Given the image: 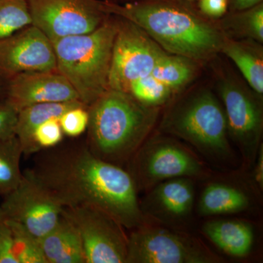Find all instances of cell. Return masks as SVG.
<instances>
[{
	"instance_id": "603a6c76",
	"label": "cell",
	"mask_w": 263,
	"mask_h": 263,
	"mask_svg": "<svg viewBox=\"0 0 263 263\" xmlns=\"http://www.w3.org/2000/svg\"><path fill=\"white\" fill-rule=\"evenodd\" d=\"M23 155L16 136L0 139V194L13 191L23 177L20 162Z\"/></svg>"
},
{
	"instance_id": "9a60e30c",
	"label": "cell",
	"mask_w": 263,
	"mask_h": 263,
	"mask_svg": "<svg viewBox=\"0 0 263 263\" xmlns=\"http://www.w3.org/2000/svg\"><path fill=\"white\" fill-rule=\"evenodd\" d=\"M195 202V185L190 178L166 180L147 191L140 203L146 219L176 224L188 219Z\"/></svg>"
},
{
	"instance_id": "3957f363",
	"label": "cell",
	"mask_w": 263,
	"mask_h": 263,
	"mask_svg": "<svg viewBox=\"0 0 263 263\" xmlns=\"http://www.w3.org/2000/svg\"><path fill=\"white\" fill-rule=\"evenodd\" d=\"M86 146L96 157L122 167L155 127L160 108L147 106L129 93L109 89L88 107Z\"/></svg>"
},
{
	"instance_id": "d6986e66",
	"label": "cell",
	"mask_w": 263,
	"mask_h": 263,
	"mask_svg": "<svg viewBox=\"0 0 263 263\" xmlns=\"http://www.w3.org/2000/svg\"><path fill=\"white\" fill-rule=\"evenodd\" d=\"M84 105L81 101L35 104L19 110L15 136L18 138L24 155H32L41 152L34 141L36 128L52 118L60 119L69 109Z\"/></svg>"
},
{
	"instance_id": "8992f818",
	"label": "cell",
	"mask_w": 263,
	"mask_h": 263,
	"mask_svg": "<svg viewBox=\"0 0 263 263\" xmlns=\"http://www.w3.org/2000/svg\"><path fill=\"white\" fill-rule=\"evenodd\" d=\"M138 190L148 191L162 181L175 178L204 179L207 166L177 138L168 135L148 137L128 162Z\"/></svg>"
},
{
	"instance_id": "7402d4cb",
	"label": "cell",
	"mask_w": 263,
	"mask_h": 263,
	"mask_svg": "<svg viewBox=\"0 0 263 263\" xmlns=\"http://www.w3.org/2000/svg\"><path fill=\"white\" fill-rule=\"evenodd\" d=\"M197 63L187 57L165 53L156 64L152 75L175 93L193 80Z\"/></svg>"
},
{
	"instance_id": "30bf717a",
	"label": "cell",
	"mask_w": 263,
	"mask_h": 263,
	"mask_svg": "<svg viewBox=\"0 0 263 263\" xmlns=\"http://www.w3.org/2000/svg\"><path fill=\"white\" fill-rule=\"evenodd\" d=\"M62 214L79 231L85 263H126L128 237L113 216L89 205L64 207Z\"/></svg>"
},
{
	"instance_id": "ac0fdd59",
	"label": "cell",
	"mask_w": 263,
	"mask_h": 263,
	"mask_svg": "<svg viewBox=\"0 0 263 263\" xmlns=\"http://www.w3.org/2000/svg\"><path fill=\"white\" fill-rule=\"evenodd\" d=\"M262 43L252 40L224 38L221 53L234 62L247 84L257 94H263Z\"/></svg>"
},
{
	"instance_id": "4dcf8cb0",
	"label": "cell",
	"mask_w": 263,
	"mask_h": 263,
	"mask_svg": "<svg viewBox=\"0 0 263 263\" xmlns=\"http://www.w3.org/2000/svg\"><path fill=\"white\" fill-rule=\"evenodd\" d=\"M0 263H18L13 250L11 230L5 219L0 220Z\"/></svg>"
},
{
	"instance_id": "8fae6325",
	"label": "cell",
	"mask_w": 263,
	"mask_h": 263,
	"mask_svg": "<svg viewBox=\"0 0 263 263\" xmlns=\"http://www.w3.org/2000/svg\"><path fill=\"white\" fill-rule=\"evenodd\" d=\"M32 24L51 41L98 29L108 15L98 0H27Z\"/></svg>"
},
{
	"instance_id": "f546056e",
	"label": "cell",
	"mask_w": 263,
	"mask_h": 263,
	"mask_svg": "<svg viewBox=\"0 0 263 263\" xmlns=\"http://www.w3.org/2000/svg\"><path fill=\"white\" fill-rule=\"evenodd\" d=\"M197 9L205 18L216 21L229 11L228 0H197Z\"/></svg>"
},
{
	"instance_id": "52a82bcc",
	"label": "cell",
	"mask_w": 263,
	"mask_h": 263,
	"mask_svg": "<svg viewBox=\"0 0 263 263\" xmlns=\"http://www.w3.org/2000/svg\"><path fill=\"white\" fill-rule=\"evenodd\" d=\"M126 263H218L223 259L195 237L152 226L132 230Z\"/></svg>"
},
{
	"instance_id": "7a4b0ae2",
	"label": "cell",
	"mask_w": 263,
	"mask_h": 263,
	"mask_svg": "<svg viewBox=\"0 0 263 263\" xmlns=\"http://www.w3.org/2000/svg\"><path fill=\"white\" fill-rule=\"evenodd\" d=\"M182 0H134L124 4L100 1L108 15L138 26L164 51L204 62L221 53L224 33L216 21L205 18Z\"/></svg>"
},
{
	"instance_id": "cb8c5ba5",
	"label": "cell",
	"mask_w": 263,
	"mask_h": 263,
	"mask_svg": "<svg viewBox=\"0 0 263 263\" xmlns=\"http://www.w3.org/2000/svg\"><path fill=\"white\" fill-rule=\"evenodd\" d=\"M11 230L13 250L18 263H46L40 238L18 223L5 219Z\"/></svg>"
},
{
	"instance_id": "1f68e13d",
	"label": "cell",
	"mask_w": 263,
	"mask_h": 263,
	"mask_svg": "<svg viewBox=\"0 0 263 263\" xmlns=\"http://www.w3.org/2000/svg\"><path fill=\"white\" fill-rule=\"evenodd\" d=\"M254 179L259 190H262L263 187V147L261 144L257 152L256 160L254 161Z\"/></svg>"
},
{
	"instance_id": "ba28073f",
	"label": "cell",
	"mask_w": 263,
	"mask_h": 263,
	"mask_svg": "<svg viewBox=\"0 0 263 263\" xmlns=\"http://www.w3.org/2000/svg\"><path fill=\"white\" fill-rule=\"evenodd\" d=\"M218 91L226 113L229 137L238 146L247 166L256 160L262 136V95L232 77H224Z\"/></svg>"
},
{
	"instance_id": "44dd1931",
	"label": "cell",
	"mask_w": 263,
	"mask_h": 263,
	"mask_svg": "<svg viewBox=\"0 0 263 263\" xmlns=\"http://www.w3.org/2000/svg\"><path fill=\"white\" fill-rule=\"evenodd\" d=\"M216 24L226 37L263 43V3L241 10L228 11Z\"/></svg>"
},
{
	"instance_id": "e0dca14e",
	"label": "cell",
	"mask_w": 263,
	"mask_h": 263,
	"mask_svg": "<svg viewBox=\"0 0 263 263\" xmlns=\"http://www.w3.org/2000/svg\"><path fill=\"white\" fill-rule=\"evenodd\" d=\"M40 242L46 263H85L79 231L62 212L54 228Z\"/></svg>"
},
{
	"instance_id": "6da1fadb",
	"label": "cell",
	"mask_w": 263,
	"mask_h": 263,
	"mask_svg": "<svg viewBox=\"0 0 263 263\" xmlns=\"http://www.w3.org/2000/svg\"><path fill=\"white\" fill-rule=\"evenodd\" d=\"M27 171L63 207L98 208L129 230L148 222L129 173L96 157L86 145L46 149Z\"/></svg>"
},
{
	"instance_id": "e575fe53",
	"label": "cell",
	"mask_w": 263,
	"mask_h": 263,
	"mask_svg": "<svg viewBox=\"0 0 263 263\" xmlns=\"http://www.w3.org/2000/svg\"><path fill=\"white\" fill-rule=\"evenodd\" d=\"M182 1L188 2V3H193V2L197 1V0H182Z\"/></svg>"
},
{
	"instance_id": "5b68a950",
	"label": "cell",
	"mask_w": 263,
	"mask_h": 263,
	"mask_svg": "<svg viewBox=\"0 0 263 263\" xmlns=\"http://www.w3.org/2000/svg\"><path fill=\"white\" fill-rule=\"evenodd\" d=\"M160 131L187 142L215 162L233 159L224 108L211 90H197L172 104L162 117Z\"/></svg>"
},
{
	"instance_id": "f1b7e54d",
	"label": "cell",
	"mask_w": 263,
	"mask_h": 263,
	"mask_svg": "<svg viewBox=\"0 0 263 263\" xmlns=\"http://www.w3.org/2000/svg\"><path fill=\"white\" fill-rule=\"evenodd\" d=\"M18 114L6 98L0 100V139L15 136Z\"/></svg>"
},
{
	"instance_id": "4316f807",
	"label": "cell",
	"mask_w": 263,
	"mask_h": 263,
	"mask_svg": "<svg viewBox=\"0 0 263 263\" xmlns=\"http://www.w3.org/2000/svg\"><path fill=\"white\" fill-rule=\"evenodd\" d=\"M88 107L79 105L67 110L59 119L64 135L77 138L87 130L89 124Z\"/></svg>"
},
{
	"instance_id": "d4e9b609",
	"label": "cell",
	"mask_w": 263,
	"mask_h": 263,
	"mask_svg": "<svg viewBox=\"0 0 263 263\" xmlns=\"http://www.w3.org/2000/svg\"><path fill=\"white\" fill-rule=\"evenodd\" d=\"M147 106L160 108L172 98L174 92L151 74L133 83L128 92Z\"/></svg>"
},
{
	"instance_id": "ffe728a7",
	"label": "cell",
	"mask_w": 263,
	"mask_h": 263,
	"mask_svg": "<svg viewBox=\"0 0 263 263\" xmlns=\"http://www.w3.org/2000/svg\"><path fill=\"white\" fill-rule=\"evenodd\" d=\"M250 200L248 195L240 189L229 183H209L200 195L199 214L202 216L226 215L245 212Z\"/></svg>"
},
{
	"instance_id": "83f0119b",
	"label": "cell",
	"mask_w": 263,
	"mask_h": 263,
	"mask_svg": "<svg viewBox=\"0 0 263 263\" xmlns=\"http://www.w3.org/2000/svg\"><path fill=\"white\" fill-rule=\"evenodd\" d=\"M33 137L40 151L59 146L64 137L59 119L52 118L40 124L34 130Z\"/></svg>"
},
{
	"instance_id": "5bb4252c",
	"label": "cell",
	"mask_w": 263,
	"mask_h": 263,
	"mask_svg": "<svg viewBox=\"0 0 263 263\" xmlns=\"http://www.w3.org/2000/svg\"><path fill=\"white\" fill-rule=\"evenodd\" d=\"M5 98L18 111L35 104L80 101L75 89L58 71L23 72L11 78Z\"/></svg>"
},
{
	"instance_id": "836d02e7",
	"label": "cell",
	"mask_w": 263,
	"mask_h": 263,
	"mask_svg": "<svg viewBox=\"0 0 263 263\" xmlns=\"http://www.w3.org/2000/svg\"><path fill=\"white\" fill-rule=\"evenodd\" d=\"M4 219V217H3V212H2L1 207H0V220H3Z\"/></svg>"
},
{
	"instance_id": "4fadbf2b",
	"label": "cell",
	"mask_w": 263,
	"mask_h": 263,
	"mask_svg": "<svg viewBox=\"0 0 263 263\" xmlns=\"http://www.w3.org/2000/svg\"><path fill=\"white\" fill-rule=\"evenodd\" d=\"M39 71H57L53 44L42 31L31 24L0 41V78Z\"/></svg>"
},
{
	"instance_id": "9c48e42d",
	"label": "cell",
	"mask_w": 263,
	"mask_h": 263,
	"mask_svg": "<svg viewBox=\"0 0 263 263\" xmlns=\"http://www.w3.org/2000/svg\"><path fill=\"white\" fill-rule=\"evenodd\" d=\"M119 18L108 86L109 89L127 93L134 81L152 74L167 52L138 26Z\"/></svg>"
},
{
	"instance_id": "2e32d148",
	"label": "cell",
	"mask_w": 263,
	"mask_h": 263,
	"mask_svg": "<svg viewBox=\"0 0 263 263\" xmlns=\"http://www.w3.org/2000/svg\"><path fill=\"white\" fill-rule=\"evenodd\" d=\"M202 230L208 239L232 257H247L253 247V228L247 221L215 219L205 222Z\"/></svg>"
},
{
	"instance_id": "277c9868",
	"label": "cell",
	"mask_w": 263,
	"mask_h": 263,
	"mask_svg": "<svg viewBox=\"0 0 263 263\" xmlns=\"http://www.w3.org/2000/svg\"><path fill=\"white\" fill-rule=\"evenodd\" d=\"M118 21L108 18L98 29L86 34L52 41L57 71L75 89L81 103L89 107L109 89L114 40Z\"/></svg>"
},
{
	"instance_id": "d6a6232c",
	"label": "cell",
	"mask_w": 263,
	"mask_h": 263,
	"mask_svg": "<svg viewBox=\"0 0 263 263\" xmlns=\"http://www.w3.org/2000/svg\"><path fill=\"white\" fill-rule=\"evenodd\" d=\"M229 2V11L241 10L253 7L263 3V0H228Z\"/></svg>"
},
{
	"instance_id": "d590c367",
	"label": "cell",
	"mask_w": 263,
	"mask_h": 263,
	"mask_svg": "<svg viewBox=\"0 0 263 263\" xmlns=\"http://www.w3.org/2000/svg\"><path fill=\"white\" fill-rule=\"evenodd\" d=\"M108 1L114 2V3H118V1H120V0H108Z\"/></svg>"
},
{
	"instance_id": "7c38bea8",
	"label": "cell",
	"mask_w": 263,
	"mask_h": 263,
	"mask_svg": "<svg viewBox=\"0 0 263 263\" xmlns=\"http://www.w3.org/2000/svg\"><path fill=\"white\" fill-rule=\"evenodd\" d=\"M0 207L4 219L18 223L38 238L54 228L64 208L27 171L17 187L5 195Z\"/></svg>"
},
{
	"instance_id": "484cf974",
	"label": "cell",
	"mask_w": 263,
	"mask_h": 263,
	"mask_svg": "<svg viewBox=\"0 0 263 263\" xmlns=\"http://www.w3.org/2000/svg\"><path fill=\"white\" fill-rule=\"evenodd\" d=\"M31 24L27 0H0V41Z\"/></svg>"
}]
</instances>
